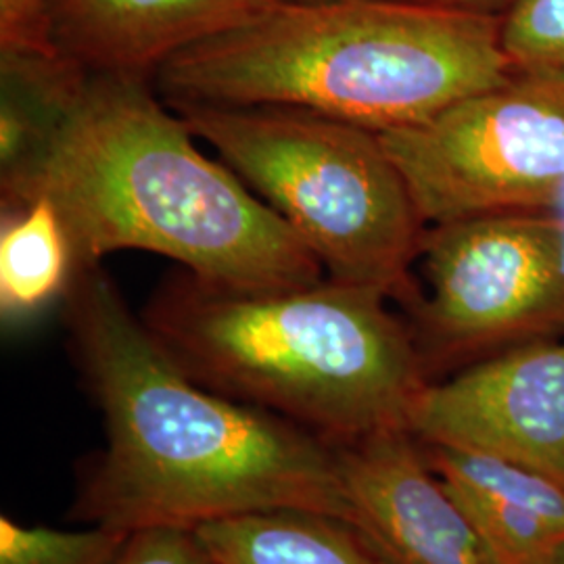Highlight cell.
I'll return each mask as SVG.
<instances>
[{"label":"cell","instance_id":"1","mask_svg":"<svg viewBox=\"0 0 564 564\" xmlns=\"http://www.w3.org/2000/svg\"><path fill=\"white\" fill-rule=\"evenodd\" d=\"M74 360L105 426L76 517L120 533L191 527L268 508L347 521L337 445L191 379L99 265L65 297Z\"/></svg>","mask_w":564,"mask_h":564},{"label":"cell","instance_id":"2","mask_svg":"<svg viewBox=\"0 0 564 564\" xmlns=\"http://www.w3.org/2000/svg\"><path fill=\"white\" fill-rule=\"evenodd\" d=\"M195 139L151 78L86 72L34 160L0 181L2 207L53 203L76 270L139 249L230 289L323 281L293 228Z\"/></svg>","mask_w":564,"mask_h":564},{"label":"cell","instance_id":"3","mask_svg":"<svg viewBox=\"0 0 564 564\" xmlns=\"http://www.w3.org/2000/svg\"><path fill=\"white\" fill-rule=\"evenodd\" d=\"M512 72L500 18L402 0H279L165 61L153 86L167 105H282L381 134Z\"/></svg>","mask_w":564,"mask_h":564},{"label":"cell","instance_id":"4","mask_svg":"<svg viewBox=\"0 0 564 564\" xmlns=\"http://www.w3.org/2000/svg\"><path fill=\"white\" fill-rule=\"evenodd\" d=\"M389 302L326 276L245 291L181 270L141 318L197 383L337 445L408 429L431 383L410 324Z\"/></svg>","mask_w":564,"mask_h":564},{"label":"cell","instance_id":"5","mask_svg":"<svg viewBox=\"0 0 564 564\" xmlns=\"http://www.w3.org/2000/svg\"><path fill=\"white\" fill-rule=\"evenodd\" d=\"M316 256L330 281L410 312L423 216L379 132L282 105H170Z\"/></svg>","mask_w":564,"mask_h":564},{"label":"cell","instance_id":"6","mask_svg":"<svg viewBox=\"0 0 564 564\" xmlns=\"http://www.w3.org/2000/svg\"><path fill=\"white\" fill-rule=\"evenodd\" d=\"M379 137L426 226L544 214L564 202L561 69H514L431 120Z\"/></svg>","mask_w":564,"mask_h":564},{"label":"cell","instance_id":"7","mask_svg":"<svg viewBox=\"0 0 564 564\" xmlns=\"http://www.w3.org/2000/svg\"><path fill=\"white\" fill-rule=\"evenodd\" d=\"M426 289L408 312L431 381L502 349L564 337V218L500 214L426 226Z\"/></svg>","mask_w":564,"mask_h":564},{"label":"cell","instance_id":"8","mask_svg":"<svg viewBox=\"0 0 564 564\" xmlns=\"http://www.w3.org/2000/svg\"><path fill=\"white\" fill-rule=\"evenodd\" d=\"M408 429L423 444L517 464L564 487V337L514 345L431 381Z\"/></svg>","mask_w":564,"mask_h":564},{"label":"cell","instance_id":"9","mask_svg":"<svg viewBox=\"0 0 564 564\" xmlns=\"http://www.w3.org/2000/svg\"><path fill=\"white\" fill-rule=\"evenodd\" d=\"M347 521L379 564H494L424 445L393 429L337 444Z\"/></svg>","mask_w":564,"mask_h":564},{"label":"cell","instance_id":"10","mask_svg":"<svg viewBox=\"0 0 564 564\" xmlns=\"http://www.w3.org/2000/svg\"><path fill=\"white\" fill-rule=\"evenodd\" d=\"M279 0H48V39L90 74L147 76Z\"/></svg>","mask_w":564,"mask_h":564},{"label":"cell","instance_id":"11","mask_svg":"<svg viewBox=\"0 0 564 564\" xmlns=\"http://www.w3.org/2000/svg\"><path fill=\"white\" fill-rule=\"evenodd\" d=\"M423 445L491 563L564 564L563 485L498 458Z\"/></svg>","mask_w":564,"mask_h":564},{"label":"cell","instance_id":"12","mask_svg":"<svg viewBox=\"0 0 564 564\" xmlns=\"http://www.w3.org/2000/svg\"><path fill=\"white\" fill-rule=\"evenodd\" d=\"M216 564H379L354 524L312 508H268L195 529Z\"/></svg>","mask_w":564,"mask_h":564},{"label":"cell","instance_id":"13","mask_svg":"<svg viewBox=\"0 0 564 564\" xmlns=\"http://www.w3.org/2000/svg\"><path fill=\"white\" fill-rule=\"evenodd\" d=\"M74 274L72 242L53 203L32 197L2 207L0 312L4 321L30 318L65 297Z\"/></svg>","mask_w":564,"mask_h":564},{"label":"cell","instance_id":"14","mask_svg":"<svg viewBox=\"0 0 564 564\" xmlns=\"http://www.w3.org/2000/svg\"><path fill=\"white\" fill-rule=\"evenodd\" d=\"M128 533L90 524L84 531L28 527L0 519V564H118Z\"/></svg>","mask_w":564,"mask_h":564},{"label":"cell","instance_id":"15","mask_svg":"<svg viewBox=\"0 0 564 564\" xmlns=\"http://www.w3.org/2000/svg\"><path fill=\"white\" fill-rule=\"evenodd\" d=\"M500 41L514 69L564 72V0H521L500 20Z\"/></svg>","mask_w":564,"mask_h":564},{"label":"cell","instance_id":"16","mask_svg":"<svg viewBox=\"0 0 564 564\" xmlns=\"http://www.w3.org/2000/svg\"><path fill=\"white\" fill-rule=\"evenodd\" d=\"M118 564H216L191 527H149L128 535Z\"/></svg>","mask_w":564,"mask_h":564},{"label":"cell","instance_id":"17","mask_svg":"<svg viewBox=\"0 0 564 564\" xmlns=\"http://www.w3.org/2000/svg\"><path fill=\"white\" fill-rule=\"evenodd\" d=\"M48 0H0V51H55Z\"/></svg>","mask_w":564,"mask_h":564},{"label":"cell","instance_id":"18","mask_svg":"<svg viewBox=\"0 0 564 564\" xmlns=\"http://www.w3.org/2000/svg\"><path fill=\"white\" fill-rule=\"evenodd\" d=\"M414 2L424 7H435L445 11H458L470 15H485V18H505L510 9H514L521 0H402Z\"/></svg>","mask_w":564,"mask_h":564},{"label":"cell","instance_id":"19","mask_svg":"<svg viewBox=\"0 0 564 564\" xmlns=\"http://www.w3.org/2000/svg\"><path fill=\"white\" fill-rule=\"evenodd\" d=\"M303 2H312V0H303Z\"/></svg>","mask_w":564,"mask_h":564}]
</instances>
